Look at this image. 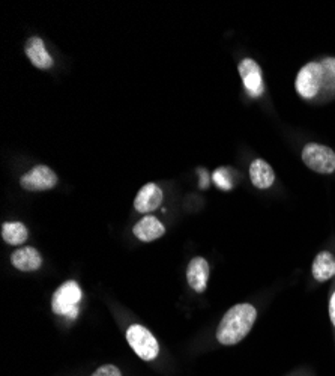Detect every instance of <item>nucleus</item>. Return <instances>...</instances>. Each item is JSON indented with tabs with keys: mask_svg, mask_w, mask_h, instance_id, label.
<instances>
[{
	"mask_svg": "<svg viewBox=\"0 0 335 376\" xmlns=\"http://www.w3.org/2000/svg\"><path fill=\"white\" fill-rule=\"evenodd\" d=\"M212 180L215 184H217V187L221 188V190H232L233 182L230 180V175L227 173V169L221 168L218 170H215Z\"/></svg>",
	"mask_w": 335,
	"mask_h": 376,
	"instance_id": "f3484780",
	"label": "nucleus"
},
{
	"mask_svg": "<svg viewBox=\"0 0 335 376\" xmlns=\"http://www.w3.org/2000/svg\"><path fill=\"white\" fill-rule=\"evenodd\" d=\"M203 188H206L208 187V172L206 170H201V182H200Z\"/></svg>",
	"mask_w": 335,
	"mask_h": 376,
	"instance_id": "aec40b11",
	"label": "nucleus"
},
{
	"mask_svg": "<svg viewBox=\"0 0 335 376\" xmlns=\"http://www.w3.org/2000/svg\"><path fill=\"white\" fill-rule=\"evenodd\" d=\"M208 278H209V264L206 262V259H203V257H194V259L189 262L187 269V280L191 289L201 293L206 289Z\"/></svg>",
	"mask_w": 335,
	"mask_h": 376,
	"instance_id": "1a4fd4ad",
	"label": "nucleus"
},
{
	"mask_svg": "<svg viewBox=\"0 0 335 376\" xmlns=\"http://www.w3.org/2000/svg\"><path fill=\"white\" fill-rule=\"evenodd\" d=\"M323 86V73L320 64L310 62L301 68L296 76L295 88L299 95L305 100L315 98Z\"/></svg>",
	"mask_w": 335,
	"mask_h": 376,
	"instance_id": "39448f33",
	"label": "nucleus"
},
{
	"mask_svg": "<svg viewBox=\"0 0 335 376\" xmlns=\"http://www.w3.org/2000/svg\"><path fill=\"white\" fill-rule=\"evenodd\" d=\"M81 289L76 281H66L59 288L52 301V307L56 315L66 316V318L74 319L78 315V302L81 301Z\"/></svg>",
	"mask_w": 335,
	"mask_h": 376,
	"instance_id": "f03ea898",
	"label": "nucleus"
},
{
	"mask_svg": "<svg viewBox=\"0 0 335 376\" xmlns=\"http://www.w3.org/2000/svg\"><path fill=\"white\" fill-rule=\"evenodd\" d=\"M21 187L29 192L52 190L57 185V175L47 166H37L20 180Z\"/></svg>",
	"mask_w": 335,
	"mask_h": 376,
	"instance_id": "423d86ee",
	"label": "nucleus"
},
{
	"mask_svg": "<svg viewBox=\"0 0 335 376\" xmlns=\"http://www.w3.org/2000/svg\"><path fill=\"white\" fill-rule=\"evenodd\" d=\"M127 340L129 346L134 349V352L141 360L152 361L158 357V342L148 328L139 324L131 325L127 330Z\"/></svg>",
	"mask_w": 335,
	"mask_h": 376,
	"instance_id": "7ed1b4c3",
	"label": "nucleus"
},
{
	"mask_svg": "<svg viewBox=\"0 0 335 376\" xmlns=\"http://www.w3.org/2000/svg\"><path fill=\"white\" fill-rule=\"evenodd\" d=\"M257 318V310L251 304H236L221 319L217 339L221 345H236L253 328Z\"/></svg>",
	"mask_w": 335,
	"mask_h": 376,
	"instance_id": "f257e3e1",
	"label": "nucleus"
},
{
	"mask_svg": "<svg viewBox=\"0 0 335 376\" xmlns=\"http://www.w3.org/2000/svg\"><path fill=\"white\" fill-rule=\"evenodd\" d=\"M239 74L242 77L244 86L249 97L259 98L263 95L265 86H263L261 69L257 62H254L253 59H244V61L239 64Z\"/></svg>",
	"mask_w": 335,
	"mask_h": 376,
	"instance_id": "0eeeda50",
	"label": "nucleus"
},
{
	"mask_svg": "<svg viewBox=\"0 0 335 376\" xmlns=\"http://www.w3.org/2000/svg\"><path fill=\"white\" fill-rule=\"evenodd\" d=\"M163 202V192L161 188L149 182L141 190L137 193L136 201H134V208L139 213H151V211L157 209Z\"/></svg>",
	"mask_w": 335,
	"mask_h": 376,
	"instance_id": "6e6552de",
	"label": "nucleus"
},
{
	"mask_svg": "<svg viewBox=\"0 0 335 376\" xmlns=\"http://www.w3.org/2000/svg\"><path fill=\"white\" fill-rule=\"evenodd\" d=\"M11 262L20 271H35L42 265V256L33 247H21L11 254Z\"/></svg>",
	"mask_w": 335,
	"mask_h": 376,
	"instance_id": "9d476101",
	"label": "nucleus"
},
{
	"mask_svg": "<svg viewBox=\"0 0 335 376\" xmlns=\"http://www.w3.org/2000/svg\"><path fill=\"white\" fill-rule=\"evenodd\" d=\"M322 73H323V86L328 90L335 89V57L323 59L322 64Z\"/></svg>",
	"mask_w": 335,
	"mask_h": 376,
	"instance_id": "dca6fc26",
	"label": "nucleus"
},
{
	"mask_svg": "<svg viewBox=\"0 0 335 376\" xmlns=\"http://www.w3.org/2000/svg\"><path fill=\"white\" fill-rule=\"evenodd\" d=\"M249 178L254 187L265 190V188H269L274 184L275 173L265 160H256L249 166Z\"/></svg>",
	"mask_w": 335,
	"mask_h": 376,
	"instance_id": "ddd939ff",
	"label": "nucleus"
},
{
	"mask_svg": "<svg viewBox=\"0 0 335 376\" xmlns=\"http://www.w3.org/2000/svg\"><path fill=\"white\" fill-rule=\"evenodd\" d=\"M335 276V257L329 252H322L313 262V277L317 281H327Z\"/></svg>",
	"mask_w": 335,
	"mask_h": 376,
	"instance_id": "4468645a",
	"label": "nucleus"
},
{
	"mask_svg": "<svg viewBox=\"0 0 335 376\" xmlns=\"http://www.w3.org/2000/svg\"><path fill=\"white\" fill-rule=\"evenodd\" d=\"M329 316H331V322L335 327V292L332 293L331 301H329Z\"/></svg>",
	"mask_w": 335,
	"mask_h": 376,
	"instance_id": "6ab92c4d",
	"label": "nucleus"
},
{
	"mask_svg": "<svg viewBox=\"0 0 335 376\" xmlns=\"http://www.w3.org/2000/svg\"><path fill=\"white\" fill-rule=\"evenodd\" d=\"M28 237H29L28 229L20 221L5 223L2 226V238L9 245H21L23 242H26Z\"/></svg>",
	"mask_w": 335,
	"mask_h": 376,
	"instance_id": "2eb2a0df",
	"label": "nucleus"
},
{
	"mask_svg": "<svg viewBox=\"0 0 335 376\" xmlns=\"http://www.w3.org/2000/svg\"><path fill=\"white\" fill-rule=\"evenodd\" d=\"M136 237L143 241V242H151L161 238L165 233V228L163 226V223L155 218L153 216H146L145 218H141L133 229Z\"/></svg>",
	"mask_w": 335,
	"mask_h": 376,
	"instance_id": "9b49d317",
	"label": "nucleus"
},
{
	"mask_svg": "<svg viewBox=\"0 0 335 376\" xmlns=\"http://www.w3.org/2000/svg\"><path fill=\"white\" fill-rule=\"evenodd\" d=\"M305 166L322 175H329L335 170V152L319 143H308L302 151Z\"/></svg>",
	"mask_w": 335,
	"mask_h": 376,
	"instance_id": "20e7f679",
	"label": "nucleus"
},
{
	"mask_svg": "<svg viewBox=\"0 0 335 376\" xmlns=\"http://www.w3.org/2000/svg\"><path fill=\"white\" fill-rule=\"evenodd\" d=\"M92 376H122V373L113 364H105V366H101Z\"/></svg>",
	"mask_w": 335,
	"mask_h": 376,
	"instance_id": "a211bd4d",
	"label": "nucleus"
},
{
	"mask_svg": "<svg viewBox=\"0 0 335 376\" xmlns=\"http://www.w3.org/2000/svg\"><path fill=\"white\" fill-rule=\"evenodd\" d=\"M26 54L30 62L40 69H49L53 65V57L47 52L44 41L38 37H32L26 42Z\"/></svg>",
	"mask_w": 335,
	"mask_h": 376,
	"instance_id": "f8f14e48",
	"label": "nucleus"
}]
</instances>
